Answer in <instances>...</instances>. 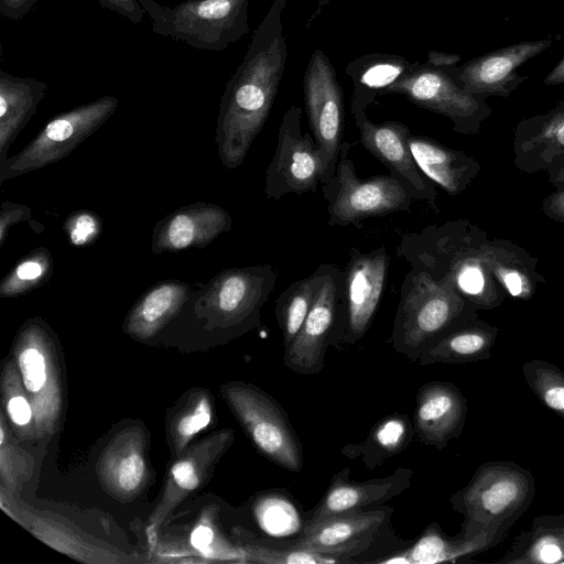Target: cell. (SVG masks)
Masks as SVG:
<instances>
[{
  "label": "cell",
  "mask_w": 564,
  "mask_h": 564,
  "mask_svg": "<svg viewBox=\"0 0 564 564\" xmlns=\"http://www.w3.org/2000/svg\"><path fill=\"white\" fill-rule=\"evenodd\" d=\"M47 84L33 77L14 76L0 69V137L2 155L8 143L34 115Z\"/></svg>",
  "instance_id": "25"
},
{
  "label": "cell",
  "mask_w": 564,
  "mask_h": 564,
  "mask_svg": "<svg viewBox=\"0 0 564 564\" xmlns=\"http://www.w3.org/2000/svg\"><path fill=\"white\" fill-rule=\"evenodd\" d=\"M480 253L494 278L511 297L529 301L546 282L538 270V259L510 240H489L485 236L480 241Z\"/></svg>",
  "instance_id": "22"
},
{
  "label": "cell",
  "mask_w": 564,
  "mask_h": 564,
  "mask_svg": "<svg viewBox=\"0 0 564 564\" xmlns=\"http://www.w3.org/2000/svg\"><path fill=\"white\" fill-rule=\"evenodd\" d=\"M214 539V532L209 527L198 525L191 535L193 546L199 551H205L209 547Z\"/></svg>",
  "instance_id": "45"
},
{
  "label": "cell",
  "mask_w": 564,
  "mask_h": 564,
  "mask_svg": "<svg viewBox=\"0 0 564 564\" xmlns=\"http://www.w3.org/2000/svg\"><path fill=\"white\" fill-rule=\"evenodd\" d=\"M314 303L291 345L284 349L283 362L299 375H316L325 364L327 347L336 330L343 303V270L321 264Z\"/></svg>",
  "instance_id": "11"
},
{
  "label": "cell",
  "mask_w": 564,
  "mask_h": 564,
  "mask_svg": "<svg viewBox=\"0 0 564 564\" xmlns=\"http://www.w3.org/2000/svg\"><path fill=\"white\" fill-rule=\"evenodd\" d=\"M40 0H0L2 18L18 21L29 14Z\"/></svg>",
  "instance_id": "39"
},
{
  "label": "cell",
  "mask_w": 564,
  "mask_h": 564,
  "mask_svg": "<svg viewBox=\"0 0 564 564\" xmlns=\"http://www.w3.org/2000/svg\"><path fill=\"white\" fill-rule=\"evenodd\" d=\"M352 115L362 147L408 187L414 199L438 212L435 184L421 172L411 152L409 127L399 121L375 123L366 110Z\"/></svg>",
  "instance_id": "14"
},
{
  "label": "cell",
  "mask_w": 564,
  "mask_h": 564,
  "mask_svg": "<svg viewBox=\"0 0 564 564\" xmlns=\"http://www.w3.org/2000/svg\"><path fill=\"white\" fill-rule=\"evenodd\" d=\"M386 246L369 252L351 248L343 270V303L330 345H355L368 332L382 299L389 268Z\"/></svg>",
  "instance_id": "9"
},
{
  "label": "cell",
  "mask_w": 564,
  "mask_h": 564,
  "mask_svg": "<svg viewBox=\"0 0 564 564\" xmlns=\"http://www.w3.org/2000/svg\"><path fill=\"white\" fill-rule=\"evenodd\" d=\"M19 366L25 388L31 392L41 390L46 380L43 355L35 348H26L19 356Z\"/></svg>",
  "instance_id": "34"
},
{
  "label": "cell",
  "mask_w": 564,
  "mask_h": 564,
  "mask_svg": "<svg viewBox=\"0 0 564 564\" xmlns=\"http://www.w3.org/2000/svg\"><path fill=\"white\" fill-rule=\"evenodd\" d=\"M227 398L258 451L292 473L303 468V452L288 413L278 401L252 386L234 384Z\"/></svg>",
  "instance_id": "8"
},
{
  "label": "cell",
  "mask_w": 564,
  "mask_h": 564,
  "mask_svg": "<svg viewBox=\"0 0 564 564\" xmlns=\"http://www.w3.org/2000/svg\"><path fill=\"white\" fill-rule=\"evenodd\" d=\"M498 328L482 321L473 319L452 330L424 351L417 362L467 364L489 358Z\"/></svg>",
  "instance_id": "24"
},
{
  "label": "cell",
  "mask_w": 564,
  "mask_h": 564,
  "mask_svg": "<svg viewBox=\"0 0 564 564\" xmlns=\"http://www.w3.org/2000/svg\"><path fill=\"white\" fill-rule=\"evenodd\" d=\"M303 93L310 129L325 159L326 171L321 184L329 181L336 170L343 144L344 94L336 70L322 50L308 61Z\"/></svg>",
  "instance_id": "12"
},
{
  "label": "cell",
  "mask_w": 564,
  "mask_h": 564,
  "mask_svg": "<svg viewBox=\"0 0 564 564\" xmlns=\"http://www.w3.org/2000/svg\"><path fill=\"white\" fill-rule=\"evenodd\" d=\"M497 535L482 532L474 536L449 539L444 535L437 524L429 525L416 542L403 552L381 561L382 563L436 564L453 562L460 556L477 552Z\"/></svg>",
  "instance_id": "27"
},
{
  "label": "cell",
  "mask_w": 564,
  "mask_h": 564,
  "mask_svg": "<svg viewBox=\"0 0 564 564\" xmlns=\"http://www.w3.org/2000/svg\"><path fill=\"white\" fill-rule=\"evenodd\" d=\"M44 270L42 262L35 259L26 260L15 268L13 279L26 285L28 283L39 280L44 274Z\"/></svg>",
  "instance_id": "42"
},
{
  "label": "cell",
  "mask_w": 564,
  "mask_h": 564,
  "mask_svg": "<svg viewBox=\"0 0 564 564\" xmlns=\"http://www.w3.org/2000/svg\"><path fill=\"white\" fill-rule=\"evenodd\" d=\"M144 463L140 455L131 453L120 459L116 467V482L124 491H132L142 480Z\"/></svg>",
  "instance_id": "35"
},
{
  "label": "cell",
  "mask_w": 564,
  "mask_h": 564,
  "mask_svg": "<svg viewBox=\"0 0 564 564\" xmlns=\"http://www.w3.org/2000/svg\"><path fill=\"white\" fill-rule=\"evenodd\" d=\"M189 213L177 214L169 221L165 229V241L170 249L178 250L194 245L202 240V225Z\"/></svg>",
  "instance_id": "33"
},
{
  "label": "cell",
  "mask_w": 564,
  "mask_h": 564,
  "mask_svg": "<svg viewBox=\"0 0 564 564\" xmlns=\"http://www.w3.org/2000/svg\"><path fill=\"white\" fill-rule=\"evenodd\" d=\"M250 560L267 564H334L337 558L314 551L289 546L271 549L262 545H251L247 549Z\"/></svg>",
  "instance_id": "31"
},
{
  "label": "cell",
  "mask_w": 564,
  "mask_h": 564,
  "mask_svg": "<svg viewBox=\"0 0 564 564\" xmlns=\"http://www.w3.org/2000/svg\"><path fill=\"white\" fill-rule=\"evenodd\" d=\"M527 383L541 402L564 417V372L543 360H531L523 365Z\"/></svg>",
  "instance_id": "29"
},
{
  "label": "cell",
  "mask_w": 564,
  "mask_h": 564,
  "mask_svg": "<svg viewBox=\"0 0 564 564\" xmlns=\"http://www.w3.org/2000/svg\"><path fill=\"white\" fill-rule=\"evenodd\" d=\"M384 509L355 510L323 519L303 528L302 536L291 546L318 552L350 562L364 552L383 524Z\"/></svg>",
  "instance_id": "17"
},
{
  "label": "cell",
  "mask_w": 564,
  "mask_h": 564,
  "mask_svg": "<svg viewBox=\"0 0 564 564\" xmlns=\"http://www.w3.org/2000/svg\"><path fill=\"white\" fill-rule=\"evenodd\" d=\"M8 413L18 425H25L31 420V408L26 399L21 395L12 397L8 402Z\"/></svg>",
  "instance_id": "43"
},
{
  "label": "cell",
  "mask_w": 564,
  "mask_h": 564,
  "mask_svg": "<svg viewBox=\"0 0 564 564\" xmlns=\"http://www.w3.org/2000/svg\"><path fill=\"white\" fill-rule=\"evenodd\" d=\"M212 419V410L207 400L198 402L195 410L184 415L177 424V433L184 440L189 438L200 430L205 429Z\"/></svg>",
  "instance_id": "36"
},
{
  "label": "cell",
  "mask_w": 564,
  "mask_h": 564,
  "mask_svg": "<svg viewBox=\"0 0 564 564\" xmlns=\"http://www.w3.org/2000/svg\"><path fill=\"white\" fill-rule=\"evenodd\" d=\"M329 1H330V0H318V2H317V8H316L315 12L311 15V18H310V20H308V22H307V26H310L311 22H312L314 19H316V18L321 14V12H322L323 8H324V7H325Z\"/></svg>",
  "instance_id": "48"
},
{
  "label": "cell",
  "mask_w": 564,
  "mask_h": 564,
  "mask_svg": "<svg viewBox=\"0 0 564 564\" xmlns=\"http://www.w3.org/2000/svg\"><path fill=\"white\" fill-rule=\"evenodd\" d=\"M99 230V223L91 214H79L68 225V235L73 245L83 246L93 240Z\"/></svg>",
  "instance_id": "37"
},
{
  "label": "cell",
  "mask_w": 564,
  "mask_h": 564,
  "mask_svg": "<svg viewBox=\"0 0 564 564\" xmlns=\"http://www.w3.org/2000/svg\"><path fill=\"white\" fill-rule=\"evenodd\" d=\"M344 141L334 176L322 184L328 225L346 227L365 219L408 212L414 200L408 187L392 174L360 178Z\"/></svg>",
  "instance_id": "6"
},
{
  "label": "cell",
  "mask_w": 564,
  "mask_h": 564,
  "mask_svg": "<svg viewBox=\"0 0 564 564\" xmlns=\"http://www.w3.org/2000/svg\"><path fill=\"white\" fill-rule=\"evenodd\" d=\"M409 145L421 172L451 196L465 192L480 172L474 156L433 138L411 133Z\"/></svg>",
  "instance_id": "21"
},
{
  "label": "cell",
  "mask_w": 564,
  "mask_h": 564,
  "mask_svg": "<svg viewBox=\"0 0 564 564\" xmlns=\"http://www.w3.org/2000/svg\"><path fill=\"white\" fill-rule=\"evenodd\" d=\"M543 82L545 85L549 86L564 84V57L545 76Z\"/></svg>",
  "instance_id": "47"
},
{
  "label": "cell",
  "mask_w": 564,
  "mask_h": 564,
  "mask_svg": "<svg viewBox=\"0 0 564 564\" xmlns=\"http://www.w3.org/2000/svg\"><path fill=\"white\" fill-rule=\"evenodd\" d=\"M412 67L406 58L395 54L369 53L347 64L345 73L351 78V113L366 110L383 96Z\"/></svg>",
  "instance_id": "23"
},
{
  "label": "cell",
  "mask_w": 564,
  "mask_h": 564,
  "mask_svg": "<svg viewBox=\"0 0 564 564\" xmlns=\"http://www.w3.org/2000/svg\"><path fill=\"white\" fill-rule=\"evenodd\" d=\"M172 476L176 484L185 489H194L199 480L192 463L182 460L172 468Z\"/></svg>",
  "instance_id": "41"
},
{
  "label": "cell",
  "mask_w": 564,
  "mask_h": 564,
  "mask_svg": "<svg viewBox=\"0 0 564 564\" xmlns=\"http://www.w3.org/2000/svg\"><path fill=\"white\" fill-rule=\"evenodd\" d=\"M184 296L185 286L178 283H165L154 288L138 306L135 322L144 329H153L181 305Z\"/></svg>",
  "instance_id": "30"
},
{
  "label": "cell",
  "mask_w": 564,
  "mask_h": 564,
  "mask_svg": "<svg viewBox=\"0 0 564 564\" xmlns=\"http://www.w3.org/2000/svg\"><path fill=\"white\" fill-rule=\"evenodd\" d=\"M542 210L550 219L564 224V187L557 188L543 199Z\"/></svg>",
  "instance_id": "40"
},
{
  "label": "cell",
  "mask_w": 564,
  "mask_h": 564,
  "mask_svg": "<svg viewBox=\"0 0 564 564\" xmlns=\"http://www.w3.org/2000/svg\"><path fill=\"white\" fill-rule=\"evenodd\" d=\"M415 399L414 433L423 444L444 449L463 431L466 398L452 382L431 381L419 389Z\"/></svg>",
  "instance_id": "18"
},
{
  "label": "cell",
  "mask_w": 564,
  "mask_h": 564,
  "mask_svg": "<svg viewBox=\"0 0 564 564\" xmlns=\"http://www.w3.org/2000/svg\"><path fill=\"white\" fill-rule=\"evenodd\" d=\"M278 276V271L269 264L226 272L215 292V304L224 327L237 332L257 327L261 308L274 290Z\"/></svg>",
  "instance_id": "16"
},
{
  "label": "cell",
  "mask_w": 564,
  "mask_h": 564,
  "mask_svg": "<svg viewBox=\"0 0 564 564\" xmlns=\"http://www.w3.org/2000/svg\"><path fill=\"white\" fill-rule=\"evenodd\" d=\"M553 40L524 41L473 58L462 66L445 69L467 91L485 99L509 97L528 77L516 69L540 55Z\"/></svg>",
  "instance_id": "15"
},
{
  "label": "cell",
  "mask_w": 564,
  "mask_h": 564,
  "mask_svg": "<svg viewBox=\"0 0 564 564\" xmlns=\"http://www.w3.org/2000/svg\"><path fill=\"white\" fill-rule=\"evenodd\" d=\"M400 94L415 106L442 115L460 134H477L492 109L484 97L463 88L445 69L412 62L411 69L384 95Z\"/></svg>",
  "instance_id": "7"
},
{
  "label": "cell",
  "mask_w": 564,
  "mask_h": 564,
  "mask_svg": "<svg viewBox=\"0 0 564 564\" xmlns=\"http://www.w3.org/2000/svg\"><path fill=\"white\" fill-rule=\"evenodd\" d=\"M139 2L154 33L197 50L224 51L249 32V0H186L174 7Z\"/></svg>",
  "instance_id": "5"
},
{
  "label": "cell",
  "mask_w": 564,
  "mask_h": 564,
  "mask_svg": "<svg viewBox=\"0 0 564 564\" xmlns=\"http://www.w3.org/2000/svg\"><path fill=\"white\" fill-rule=\"evenodd\" d=\"M533 495V477L527 469L510 462H491L481 465L451 502L465 517V536L497 535L528 508Z\"/></svg>",
  "instance_id": "4"
},
{
  "label": "cell",
  "mask_w": 564,
  "mask_h": 564,
  "mask_svg": "<svg viewBox=\"0 0 564 564\" xmlns=\"http://www.w3.org/2000/svg\"><path fill=\"white\" fill-rule=\"evenodd\" d=\"M97 2L104 9L116 12L134 24L140 23L145 15L139 0H97Z\"/></svg>",
  "instance_id": "38"
},
{
  "label": "cell",
  "mask_w": 564,
  "mask_h": 564,
  "mask_svg": "<svg viewBox=\"0 0 564 564\" xmlns=\"http://www.w3.org/2000/svg\"><path fill=\"white\" fill-rule=\"evenodd\" d=\"M118 99L102 96L53 118L19 155L8 162L1 180L40 169L67 155L117 109Z\"/></svg>",
  "instance_id": "13"
},
{
  "label": "cell",
  "mask_w": 564,
  "mask_h": 564,
  "mask_svg": "<svg viewBox=\"0 0 564 564\" xmlns=\"http://www.w3.org/2000/svg\"><path fill=\"white\" fill-rule=\"evenodd\" d=\"M485 232L468 220L432 224L419 231L405 232L395 256L411 269L448 283L477 310L501 305L507 292L494 278L480 253Z\"/></svg>",
  "instance_id": "2"
},
{
  "label": "cell",
  "mask_w": 564,
  "mask_h": 564,
  "mask_svg": "<svg viewBox=\"0 0 564 564\" xmlns=\"http://www.w3.org/2000/svg\"><path fill=\"white\" fill-rule=\"evenodd\" d=\"M413 421L400 413L389 414L377 422L361 443L348 444L341 454L360 458L368 469L403 452L414 435Z\"/></svg>",
  "instance_id": "26"
},
{
  "label": "cell",
  "mask_w": 564,
  "mask_h": 564,
  "mask_svg": "<svg viewBox=\"0 0 564 564\" xmlns=\"http://www.w3.org/2000/svg\"><path fill=\"white\" fill-rule=\"evenodd\" d=\"M289 0H274L256 29L248 50L226 84L218 130L226 165L242 163L265 123L285 69L288 47L282 14Z\"/></svg>",
  "instance_id": "1"
},
{
  "label": "cell",
  "mask_w": 564,
  "mask_h": 564,
  "mask_svg": "<svg viewBox=\"0 0 564 564\" xmlns=\"http://www.w3.org/2000/svg\"><path fill=\"white\" fill-rule=\"evenodd\" d=\"M513 164L524 173L546 171L564 155V99L546 113L521 119L513 131Z\"/></svg>",
  "instance_id": "20"
},
{
  "label": "cell",
  "mask_w": 564,
  "mask_h": 564,
  "mask_svg": "<svg viewBox=\"0 0 564 564\" xmlns=\"http://www.w3.org/2000/svg\"><path fill=\"white\" fill-rule=\"evenodd\" d=\"M460 61V56L455 53H445L438 51H429L426 63L433 67L447 68L456 66Z\"/></svg>",
  "instance_id": "44"
},
{
  "label": "cell",
  "mask_w": 564,
  "mask_h": 564,
  "mask_svg": "<svg viewBox=\"0 0 564 564\" xmlns=\"http://www.w3.org/2000/svg\"><path fill=\"white\" fill-rule=\"evenodd\" d=\"M477 311L448 283L410 268L400 288L391 345L398 354L417 362L442 337L476 319Z\"/></svg>",
  "instance_id": "3"
},
{
  "label": "cell",
  "mask_w": 564,
  "mask_h": 564,
  "mask_svg": "<svg viewBox=\"0 0 564 564\" xmlns=\"http://www.w3.org/2000/svg\"><path fill=\"white\" fill-rule=\"evenodd\" d=\"M561 158L564 160V155ZM545 172L549 174L550 182L557 188L564 187V163L561 160L555 159Z\"/></svg>",
  "instance_id": "46"
},
{
  "label": "cell",
  "mask_w": 564,
  "mask_h": 564,
  "mask_svg": "<svg viewBox=\"0 0 564 564\" xmlns=\"http://www.w3.org/2000/svg\"><path fill=\"white\" fill-rule=\"evenodd\" d=\"M318 280L319 273L316 269L311 275L290 284L275 301L274 313L284 349L299 334L314 303Z\"/></svg>",
  "instance_id": "28"
},
{
  "label": "cell",
  "mask_w": 564,
  "mask_h": 564,
  "mask_svg": "<svg viewBox=\"0 0 564 564\" xmlns=\"http://www.w3.org/2000/svg\"><path fill=\"white\" fill-rule=\"evenodd\" d=\"M564 561V530L544 529L532 538L524 555L517 562L558 563Z\"/></svg>",
  "instance_id": "32"
},
{
  "label": "cell",
  "mask_w": 564,
  "mask_h": 564,
  "mask_svg": "<svg viewBox=\"0 0 564 564\" xmlns=\"http://www.w3.org/2000/svg\"><path fill=\"white\" fill-rule=\"evenodd\" d=\"M301 118L299 106H291L282 117L275 151L265 171L268 198L316 192L324 177V155L313 134L302 132Z\"/></svg>",
  "instance_id": "10"
},
{
  "label": "cell",
  "mask_w": 564,
  "mask_h": 564,
  "mask_svg": "<svg viewBox=\"0 0 564 564\" xmlns=\"http://www.w3.org/2000/svg\"><path fill=\"white\" fill-rule=\"evenodd\" d=\"M349 468L334 475L324 497L312 510L304 527L344 512L378 506L401 495L411 486L413 470L398 468L393 474L367 481L348 479Z\"/></svg>",
  "instance_id": "19"
}]
</instances>
